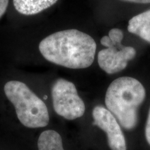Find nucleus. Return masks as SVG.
<instances>
[{
    "instance_id": "1",
    "label": "nucleus",
    "mask_w": 150,
    "mask_h": 150,
    "mask_svg": "<svg viewBox=\"0 0 150 150\" xmlns=\"http://www.w3.org/2000/svg\"><path fill=\"white\" fill-rule=\"evenodd\" d=\"M96 49V42L91 35L76 29L54 33L39 44V51L47 61L70 69L91 66Z\"/></svg>"
},
{
    "instance_id": "2",
    "label": "nucleus",
    "mask_w": 150,
    "mask_h": 150,
    "mask_svg": "<svg viewBox=\"0 0 150 150\" xmlns=\"http://www.w3.org/2000/svg\"><path fill=\"white\" fill-rule=\"evenodd\" d=\"M145 96V89L139 81L122 76L114 80L108 86L105 104L123 128L132 130L138 124V108Z\"/></svg>"
},
{
    "instance_id": "3",
    "label": "nucleus",
    "mask_w": 150,
    "mask_h": 150,
    "mask_svg": "<svg viewBox=\"0 0 150 150\" xmlns=\"http://www.w3.org/2000/svg\"><path fill=\"white\" fill-rule=\"evenodd\" d=\"M6 96L14 106L20 120L28 128L45 127L50 122L47 107L23 82L10 81L4 86Z\"/></svg>"
},
{
    "instance_id": "4",
    "label": "nucleus",
    "mask_w": 150,
    "mask_h": 150,
    "mask_svg": "<svg viewBox=\"0 0 150 150\" xmlns=\"http://www.w3.org/2000/svg\"><path fill=\"white\" fill-rule=\"evenodd\" d=\"M123 32L121 29L114 28L108 35L102 37L101 44L106 49L98 54L99 67L107 74H115L126 68L128 62L136 55V50L132 47L124 46L122 44Z\"/></svg>"
},
{
    "instance_id": "5",
    "label": "nucleus",
    "mask_w": 150,
    "mask_h": 150,
    "mask_svg": "<svg viewBox=\"0 0 150 150\" xmlns=\"http://www.w3.org/2000/svg\"><path fill=\"white\" fill-rule=\"evenodd\" d=\"M52 97L55 112L65 119L73 120L83 115L85 104L72 82L64 79L56 80L52 88Z\"/></svg>"
},
{
    "instance_id": "6",
    "label": "nucleus",
    "mask_w": 150,
    "mask_h": 150,
    "mask_svg": "<svg viewBox=\"0 0 150 150\" xmlns=\"http://www.w3.org/2000/svg\"><path fill=\"white\" fill-rule=\"evenodd\" d=\"M93 125L104 131L111 150H127L125 136L117 119L106 108L97 106L93 108Z\"/></svg>"
},
{
    "instance_id": "7",
    "label": "nucleus",
    "mask_w": 150,
    "mask_h": 150,
    "mask_svg": "<svg viewBox=\"0 0 150 150\" xmlns=\"http://www.w3.org/2000/svg\"><path fill=\"white\" fill-rule=\"evenodd\" d=\"M127 29L150 43V9L133 17L129 21Z\"/></svg>"
},
{
    "instance_id": "8",
    "label": "nucleus",
    "mask_w": 150,
    "mask_h": 150,
    "mask_svg": "<svg viewBox=\"0 0 150 150\" xmlns=\"http://www.w3.org/2000/svg\"><path fill=\"white\" fill-rule=\"evenodd\" d=\"M58 0H13V6L18 13L24 16H33L46 10Z\"/></svg>"
},
{
    "instance_id": "9",
    "label": "nucleus",
    "mask_w": 150,
    "mask_h": 150,
    "mask_svg": "<svg viewBox=\"0 0 150 150\" xmlns=\"http://www.w3.org/2000/svg\"><path fill=\"white\" fill-rule=\"evenodd\" d=\"M38 150H64L60 134L54 130L43 131L38 140Z\"/></svg>"
},
{
    "instance_id": "10",
    "label": "nucleus",
    "mask_w": 150,
    "mask_h": 150,
    "mask_svg": "<svg viewBox=\"0 0 150 150\" xmlns=\"http://www.w3.org/2000/svg\"><path fill=\"white\" fill-rule=\"evenodd\" d=\"M145 137L148 144L150 145V108L145 125Z\"/></svg>"
},
{
    "instance_id": "11",
    "label": "nucleus",
    "mask_w": 150,
    "mask_h": 150,
    "mask_svg": "<svg viewBox=\"0 0 150 150\" xmlns=\"http://www.w3.org/2000/svg\"><path fill=\"white\" fill-rule=\"evenodd\" d=\"M9 0H0V18L3 16L8 7Z\"/></svg>"
},
{
    "instance_id": "12",
    "label": "nucleus",
    "mask_w": 150,
    "mask_h": 150,
    "mask_svg": "<svg viewBox=\"0 0 150 150\" xmlns=\"http://www.w3.org/2000/svg\"><path fill=\"white\" fill-rule=\"evenodd\" d=\"M122 1H129V2H134L137 4H149L150 0H122Z\"/></svg>"
}]
</instances>
